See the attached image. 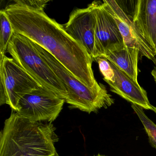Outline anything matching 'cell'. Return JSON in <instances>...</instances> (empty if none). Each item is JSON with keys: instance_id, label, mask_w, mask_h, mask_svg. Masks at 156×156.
<instances>
[{"instance_id": "6da1fadb", "label": "cell", "mask_w": 156, "mask_h": 156, "mask_svg": "<svg viewBox=\"0 0 156 156\" xmlns=\"http://www.w3.org/2000/svg\"><path fill=\"white\" fill-rule=\"evenodd\" d=\"M5 10L15 33L25 36L47 50L86 86L94 88L100 85L94 76L92 57L44 9H36L17 0Z\"/></svg>"}, {"instance_id": "7a4b0ae2", "label": "cell", "mask_w": 156, "mask_h": 156, "mask_svg": "<svg viewBox=\"0 0 156 156\" xmlns=\"http://www.w3.org/2000/svg\"><path fill=\"white\" fill-rule=\"evenodd\" d=\"M52 123L32 122L12 111L0 132V156H58Z\"/></svg>"}, {"instance_id": "3957f363", "label": "cell", "mask_w": 156, "mask_h": 156, "mask_svg": "<svg viewBox=\"0 0 156 156\" xmlns=\"http://www.w3.org/2000/svg\"><path fill=\"white\" fill-rule=\"evenodd\" d=\"M34 44L39 54L48 63L66 88L67 97L65 102L70 108L90 114L97 113L102 108H108L114 104L115 100L104 85L100 83L94 88L86 86L51 53L34 42Z\"/></svg>"}, {"instance_id": "277c9868", "label": "cell", "mask_w": 156, "mask_h": 156, "mask_svg": "<svg viewBox=\"0 0 156 156\" xmlns=\"http://www.w3.org/2000/svg\"><path fill=\"white\" fill-rule=\"evenodd\" d=\"M7 52L20 66L42 86L51 89L65 100L66 99V88L48 63L39 54L31 40L14 33Z\"/></svg>"}, {"instance_id": "5b68a950", "label": "cell", "mask_w": 156, "mask_h": 156, "mask_svg": "<svg viewBox=\"0 0 156 156\" xmlns=\"http://www.w3.org/2000/svg\"><path fill=\"white\" fill-rule=\"evenodd\" d=\"M1 105L7 104L12 111H20L22 98L42 86L12 58L6 55L0 58Z\"/></svg>"}, {"instance_id": "8992f818", "label": "cell", "mask_w": 156, "mask_h": 156, "mask_svg": "<svg viewBox=\"0 0 156 156\" xmlns=\"http://www.w3.org/2000/svg\"><path fill=\"white\" fill-rule=\"evenodd\" d=\"M65 103L53 91L42 86L21 99L17 113L32 122L52 123L59 116Z\"/></svg>"}, {"instance_id": "52a82bcc", "label": "cell", "mask_w": 156, "mask_h": 156, "mask_svg": "<svg viewBox=\"0 0 156 156\" xmlns=\"http://www.w3.org/2000/svg\"><path fill=\"white\" fill-rule=\"evenodd\" d=\"M66 31L84 47L94 61L99 57L95 37L96 17L92 3L85 9H76L62 25Z\"/></svg>"}, {"instance_id": "ba28073f", "label": "cell", "mask_w": 156, "mask_h": 156, "mask_svg": "<svg viewBox=\"0 0 156 156\" xmlns=\"http://www.w3.org/2000/svg\"><path fill=\"white\" fill-rule=\"evenodd\" d=\"M102 4L115 21L125 45L136 47L141 56L155 63L156 54L154 51L138 30L130 15L121 7L117 1L104 0Z\"/></svg>"}, {"instance_id": "9c48e42d", "label": "cell", "mask_w": 156, "mask_h": 156, "mask_svg": "<svg viewBox=\"0 0 156 156\" xmlns=\"http://www.w3.org/2000/svg\"><path fill=\"white\" fill-rule=\"evenodd\" d=\"M96 17L95 37L99 57L125 45L122 35L113 17L107 11L102 2H92Z\"/></svg>"}, {"instance_id": "30bf717a", "label": "cell", "mask_w": 156, "mask_h": 156, "mask_svg": "<svg viewBox=\"0 0 156 156\" xmlns=\"http://www.w3.org/2000/svg\"><path fill=\"white\" fill-rule=\"evenodd\" d=\"M133 23L156 55V0L130 1Z\"/></svg>"}, {"instance_id": "8fae6325", "label": "cell", "mask_w": 156, "mask_h": 156, "mask_svg": "<svg viewBox=\"0 0 156 156\" xmlns=\"http://www.w3.org/2000/svg\"><path fill=\"white\" fill-rule=\"evenodd\" d=\"M115 73L114 82H107L110 91L122 98L146 110H152L146 90L112 62H109Z\"/></svg>"}, {"instance_id": "7c38bea8", "label": "cell", "mask_w": 156, "mask_h": 156, "mask_svg": "<svg viewBox=\"0 0 156 156\" xmlns=\"http://www.w3.org/2000/svg\"><path fill=\"white\" fill-rule=\"evenodd\" d=\"M139 54V51L136 47H128L125 44L121 48L110 52L103 57L114 63L134 81L138 82Z\"/></svg>"}, {"instance_id": "4fadbf2b", "label": "cell", "mask_w": 156, "mask_h": 156, "mask_svg": "<svg viewBox=\"0 0 156 156\" xmlns=\"http://www.w3.org/2000/svg\"><path fill=\"white\" fill-rule=\"evenodd\" d=\"M0 58L5 56L9 43L14 34V31L5 9L0 11Z\"/></svg>"}, {"instance_id": "5bb4252c", "label": "cell", "mask_w": 156, "mask_h": 156, "mask_svg": "<svg viewBox=\"0 0 156 156\" xmlns=\"http://www.w3.org/2000/svg\"><path fill=\"white\" fill-rule=\"evenodd\" d=\"M131 107L143 124L151 145L156 149V124L146 115L142 108L134 104H131Z\"/></svg>"}, {"instance_id": "9a60e30c", "label": "cell", "mask_w": 156, "mask_h": 156, "mask_svg": "<svg viewBox=\"0 0 156 156\" xmlns=\"http://www.w3.org/2000/svg\"><path fill=\"white\" fill-rule=\"evenodd\" d=\"M98 64L100 72L104 76L105 82H114L115 73L109 61L104 57H98L96 61Z\"/></svg>"}, {"instance_id": "2e32d148", "label": "cell", "mask_w": 156, "mask_h": 156, "mask_svg": "<svg viewBox=\"0 0 156 156\" xmlns=\"http://www.w3.org/2000/svg\"><path fill=\"white\" fill-rule=\"evenodd\" d=\"M22 3L36 9H44L47 5L49 1H31V0H21Z\"/></svg>"}, {"instance_id": "e0dca14e", "label": "cell", "mask_w": 156, "mask_h": 156, "mask_svg": "<svg viewBox=\"0 0 156 156\" xmlns=\"http://www.w3.org/2000/svg\"><path fill=\"white\" fill-rule=\"evenodd\" d=\"M154 63H155V66H154L153 70L151 71V74L152 76H153L154 81H155V83H156V61H155Z\"/></svg>"}, {"instance_id": "ac0fdd59", "label": "cell", "mask_w": 156, "mask_h": 156, "mask_svg": "<svg viewBox=\"0 0 156 156\" xmlns=\"http://www.w3.org/2000/svg\"><path fill=\"white\" fill-rule=\"evenodd\" d=\"M156 114V107L152 105V110Z\"/></svg>"}, {"instance_id": "d6986e66", "label": "cell", "mask_w": 156, "mask_h": 156, "mask_svg": "<svg viewBox=\"0 0 156 156\" xmlns=\"http://www.w3.org/2000/svg\"><path fill=\"white\" fill-rule=\"evenodd\" d=\"M94 156H106V155H102V154H99V153H98V154L97 155H94Z\"/></svg>"}, {"instance_id": "ffe728a7", "label": "cell", "mask_w": 156, "mask_h": 156, "mask_svg": "<svg viewBox=\"0 0 156 156\" xmlns=\"http://www.w3.org/2000/svg\"></svg>"}]
</instances>
